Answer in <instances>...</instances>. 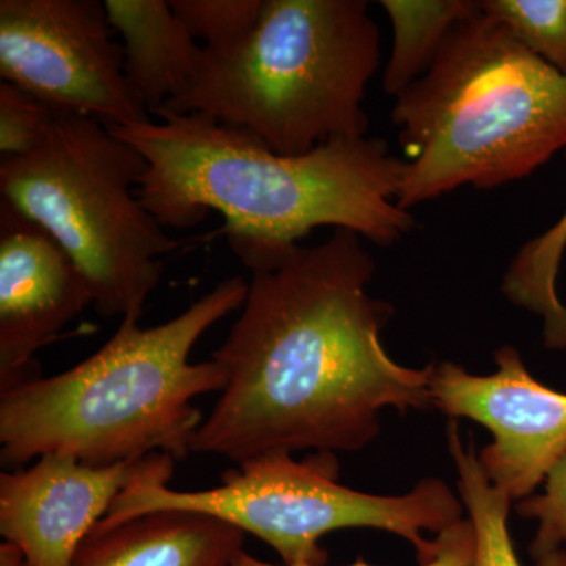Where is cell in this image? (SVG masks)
I'll list each match as a JSON object with an SVG mask.
<instances>
[{
  "mask_svg": "<svg viewBox=\"0 0 566 566\" xmlns=\"http://www.w3.org/2000/svg\"><path fill=\"white\" fill-rule=\"evenodd\" d=\"M243 312L211 359L227 385L191 452L241 464L270 453L357 452L386 408H431V364L395 363L381 331L395 308L368 293L375 262L357 233L245 263Z\"/></svg>",
  "mask_w": 566,
  "mask_h": 566,
  "instance_id": "6da1fadb",
  "label": "cell"
},
{
  "mask_svg": "<svg viewBox=\"0 0 566 566\" xmlns=\"http://www.w3.org/2000/svg\"><path fill=\"white\" fill-rule=\"evenodd\" d=\"M158 122L106 125L148 164L137 197L164 229H189L221 212L241 262L334 227L392 245L415 227L397 203L406 161L381 139H337L303 156L202 114L158 112Z\"/></svg>",
  "mask_w": 566,
  "mask_h": 566,
  "instance_id": "7a4b0ae2",
  "label": "cell"
},
{
  "mask_svg": "<svg viewBox=\"0 0 566 566\" xmlns=\"http://www.w3.org/2000/svg\"><path fill=\"white\" fill-rule=\"evenodd\" d=\"M248 290L243 277H230L158 326L122 319L76 367L0 392L2 463L20 468L48 453L93 465L188 457L203 422L193 400L227 385L221 364L189 356L210 327L243 307Z\"/></svg>",
  "mask_w": 566,
  "mask_h": 566,
  "instance_id": "3957f363",
  "label": "cell"
},
{
  "mask_svg": "<svg viewBox=\"0 0 566 566\" xmlns=\"http://www.w3.org/2000/svg\"><path fill=\"white\" fill-rule=\"evenodd\" d=\"M409 211L460 186L521 180L566 150V76L482 9L447 36L431 69L397 96Z\"/></svg>",
  "mask_w": 566,
  "mask_h": 566,
  "instance_id": "277c9868",
  "label": "cell"
},
{
  "mask_svg": "<svg viewBox=\"0 0 566 566\" xmlns=\"http://www.w3.org/2000/svg\"><path fill=\"white\" fill-rule=\"evenodd\" d=\"M379 63L365 0H263L251 35L227 51L203 48L189 87L158 112L207 115L279 155L303 156L365 137V92Z\"/></svg>",
  "mask_w": 566,
  "mask_h": 566,
  "instance_id": "5b68a950",
  "label": "cell"
},
{
  "mask_svg": "<svg viewBox=\"0 0 566 566\" xmlns=\"http://www.w3.org/2000/svg\"><path fill=\"white\" fill-rule=\"evenodd\" d=\"M147 169L103 122L62 109L39 150L0 159V200L62 245L103 316L140 319L159 259L180 245L132 191Z\"/></svg>",
  "mask_w": 566,
  "mask_h": 566,
  "instance_id": "8992f818",
  "label": "cell"
},
{
  "mask_svg": "<svg viewBox=\"0 0 566 566\" xmlns=\"http://www.w3.org/2000/svg\"><path fill=\"white\" fill-rule=\"evenodd\" d=\"M175 460L163 455L147 474L126 488L93 532L159 512L182 510L226 521L273 547L283 565L326 566L322 539L342 528H376L415 546L419 565L438 556V538L464 520V504L441 479L428 476L403 495L367 494L338 483L335 453L315 452L303 461L270 453L237 464L218 486L175 491L167 486Z\"/></svg>",
  "mask_w": 566,
  "mask_h": 566,
  "instance_id": "52a82bcc",
  "label": "cell"
},
{
  "mask_svg": "<svg viewBox=\"0 0 566 566\" xmlns=\"http://www.w3.org/2000/svg\"><path fill=\"white\" fill-rule=\"evenodd\" d=\"M0 76L104 125L151 120L129 88L123 46L99 0H2Z\"/></svg>",
  "mask_w": 566,
  "mask_h": 566,
  "instance_id": "ba28073f",
  "label": "cell"
},
{
  "mask_svg": "<svg viewBox=\"0 0 566 566\" xmlns=\"http://www.w3.org/2000/svg\"><path fill=\"white\" fill-rule=\"evenodd\" d=\"M494 357L491 375L469 374L450 360L431 364V408L491 431L480 465L494 488L521 502L566 455V394L536 381L513 346H502Z\"/></svg>",
  "mask_w": 566,
  "mask_h": 566,
  "instance_id": "9c48e42d",
  "label": "cell"
},
{
  "mask_svg": "<svg viewBox=\"0 0 566 566\" xmlns=\"http://www.w3.org/2000/svg\"><path fill=\"white\" fill-rule=\"evenodd\" d=\"M161 455L93 465L65 453H48L29 469L3 472L0 534L20 547L28 566H73L115 499Z\"/></svg>",
  "mask_w": 566,
  "mask_h": 566,
  "instance_id": "30bf717a",
  "label": "cell"
},
{
  "mask_svg": "<svg viewBox=\"0 0 566 566\" xmlns=\"http://www.w3.org/2000/svg\"><path fill=\"white\" fill-rule=\"evenodd\" d=\"M88 305L93 294L69 253L0 200V392L39 378L36 352Z\"/></svg>",
  "mask_w": 566,
  "mask_h": 566,
  "instance_id": "8fae6325",
  "label": "cell"
},
{
  "mask_svg": "<svg viewBox=\"0 0 566 566\" xmlns=\"http://www.w3.org/2000/svg\"><path fill=\"white\" fill-rule=\"evenodd\" d=\"M240 528L202 513L159 510L92 532L73 566H234Z\"/></svg>",
  "mask_w": 566,
  "mask_h": 566,
  "instance_id": "7c38bea8",
  "label": "cell"
},
{
  "mask_svg": "<svg viewBox=\"0 0 566 566\" xmlns=\"http://www.w3.org/2000/svg\"><path fill=\"white\" fill-rule=\"evenodd\" d=\"M107 21L123 39L126 81L155 115L191 84L203 48L167 0H104Z\"/></svg>",
  "mask_w": 566,
  "mask_h": 566,
  "instance_id": "4fadbf2b",
  "label": "cell"
},
{
  "mask_svg": "<svg viewBox=\"0 0 566 566\" xmlns=\"http://www.w3.org/2000/svg\"><path fill=\"white\" fill-rule=\"evenodd\" d=\"M394 29L392 52L382 87L398 96L411 87L433 65L447 36L458 22L480 9L472 0H385Z\"/></svg>",
  "mask_w": 566,
  "mask_h": 566,
  "instance_id": "5bb4252c",
  "label": "cell"
},
{
  "mask_svg": "<svg viewBox=\"0 0 566 566\" xmlns=\"http://www.w3.org/2000/svg\"><path fill=\"white\" fill-rule=\"evenodd\" d=\"M565 251L566 211L551 229L520 249L502 283L510 303L542 316L549 349H566V307L556 286Z\"/></svg>",
  "mask_w": 566,
  "mask_h": 566,
  "instance_id": "9a60e30c",
  "label": "cell"
},
{
  "mask_svg": "<svg viewBox=\"0 0 566 566\" xmlns=\"http://www.w3.org/2000/svg\"><path fill=\"white\" fill-rule=\"evenodd\" d=\"M447 446L455 463L460 499L474 527V566H523L509 531L512 501L488 480L474 442L463 444L455 420L447 427Z\"/></svg>",
  "mask_w": 566,
  "mask_h": 566,
  "instance_id": "2e32d148",
  "label": "cell"
},
{
  "mask_svg": "<svg viewBox=\"0 0 566 566\" xmlns=\"http://www.w3.org/2000/svg\"><path fill=\"white\" fill-rule=\"evenodd\" d=\"M482 9L566 76V0H485Z\"/></svg>",
  "mask_w": 566,
  "mask_h": 566,
  "instance_id": "e0dca14e",
  "label": "cell"
},
{
  "mask_svg": "<svg viewBox=\"0 0 566 566\" xmlns=\"http://www.w3.org/2000/svg\"><path fill=\"white\" fill-rule=\"evenodd\" d=\"M170 7L208 51L221 52L243 43L259 24L263 0H170Z\"/></svg>",
  "mask_w": 566,
  "mask_h": 566,
  "instance_id": "ac0fdd59",
  "label": "cell"
},
{
  "mask_svg": "<svg viewBox=\"0 0 566 566\" xmlns=\"http://www.w3.org/2000/svg\"><path fill=\"white\" fill-rule=\"evenodd\" d=\"M57 109L10 82H0V159L24 158L39 150Z\"/></svg>",
  "mask_w": 566,
  "mask_h": 566,
  "instance_id": "d6986e66",
  "label": "cell"
},
{
  "mask_svg": "<svg viewBox=\"0 0 566 566\" xmlns=\"http://www.w3.org/2000/svg\"><path fill=\"white\" fill-rule=\"evenodd\" d=\"M516 512L538 523L531 545L532 557L566 551V455L547 476L545 491L517 502Z\"/></svg>",
  "mask_w": 566,
  "mask_h": 566,
  "instance_id": "ffe728a7",
  "label": "cell"
},
{
  "mask_svg": "<svg viewBox=\"0 0 566 566\" xmlns=\"http://www.w3.org/2000/svg\"><path fill=\"white\" fill-rule=\"evenodd\" d=\"M438 538V556L428 564L419 566H474L475 562V534L474 527H472L471 520L464 517V520L458 521L457 524L446 528L442 534L436 536ZM234 566H289L270 564V562L260 560V558L251 556V554L244 553L238 557ZM346 566H371L365 564L363 558H357L352 565Z\"/></svg>",
  "mask_w": 566,
  "mask_h": 566,
  "instance_id": "44dd1931",
  "label": "cell"
},
{
  "mask_svg": "<svg viewBox=\"0 0 566 566\" xmlns=\"http://www.w3.org/2000/svg\"><path fill=\"white\" fill-rule=\"evenodd\" d=\"M0 566H28L20 547L6 542L0 546Z\"/></svg>",
  "mask_w": 566,
  "mask_h": 566,
  "instance_id": "7402d4cb",
  "label": "cell"
},
{
  "mask_svg": "<svg viewBox=\"0 0 566 566\" xmlns=\"http://www.w3.org/2000/svg\"><path fill=\"white\" fill-rule=\"evenodd\" d=\"M535 566H566V551H554L534 558Z\"/></svg>",
  "mask_w": 566,
  "mask_h": 566,
  "instance_id": "603a6c76",
  "label": "cell"
}]
</instances>
